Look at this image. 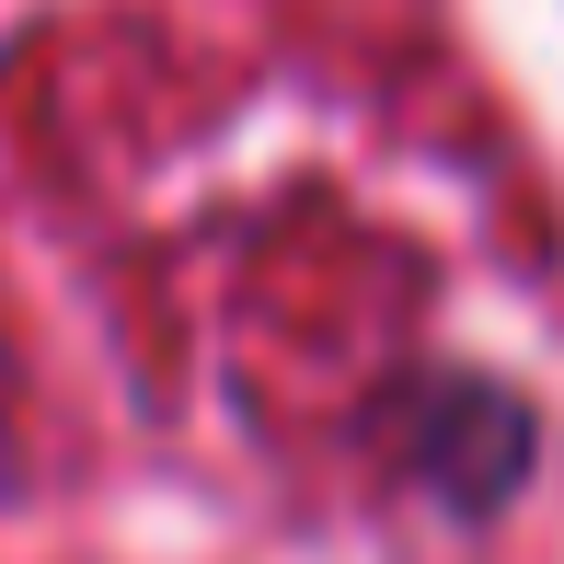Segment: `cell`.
<instances>
[{
    "instance_id": "1",
    "label": "cell",
    "mask_w": 564,
    "mask_h": 564,
    "mask_svg": "<svg viewBox=\"0 0 564 564\" xmlns=\"http://www.w3.org/2000/svg\"><path fill=\"white\" fill-rule=\"evenodd\" d=\"M426 473L449 484V507H507L530 473V415L507 392H484V380H449L426 403Z\"/></svg>"
}]
</instances>
